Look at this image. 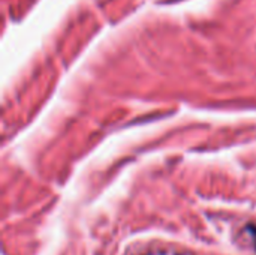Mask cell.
<instances>
[{"label":"cell","instance_id":"cell-1","mask_svg":"<svg viewBox=\"0 0 256 255\" xmlns=\"http://www.w3.org/2000/svg\"><path fill=\"white\" fill-rule=\"evenodd\" d=\"M255 242H256V240H255Z\"/></svg>","mask_w":256,"mask_h":255}]
</instances>
